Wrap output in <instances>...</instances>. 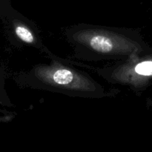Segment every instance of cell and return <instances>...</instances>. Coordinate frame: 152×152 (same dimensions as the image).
Wrapping results in <instances>:
<instances>
[{"instance_id":"1","label":"cell","mask_w":152,"mask_h":152,"mask_svg":"<svg viewBox=\"0 0 152 152\" xmlns=\"http://www.w3.org/2000/svg\"><path fill=\"white\" fill-rule=\"evenodd\" d=\"M78 59L126 60L136 54L133 31L126 28L80 25L66 32Z\"/></svg>"},{"instance_id":"2","label":"cell","mask_w":152,"mask_h":152,"mask_svg":"<svg viewBox=\"0 0 152 152\" xmlns=\"http://www.w3.org/2000/svg\"><path fill=\"white\" fill-rule=\"evenodd\" d=\"M31 86L72 96L101 98L109 96L99 83L88 74L67 64L54 61L49 65H39L32 68Z\"/></svg>"},{"instance_id":"3","label":"cell","mask_w":152,"mask_h":152,"mask_svg":"<svg viewBox=\"0 0 152 152\" xmlns=\"http://www.w3.org/2000/svg\"><path fill=\"white\" fill-rule=\"evenodd\" d=\"M15 33L19 39L22 40L28 45L39 48L42 46L41 41L37 38V34L34 32V30L25 26V25H18L15 28Z\"/></svg>"}]
</instances>
